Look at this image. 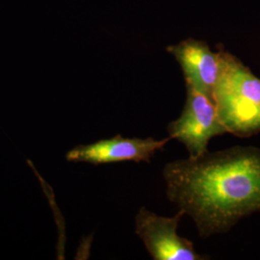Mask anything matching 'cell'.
<instances>
[{
	"instance_id": "cell-1",
	"label": "cell",
	"mask_w": 260,
	"mask_h": 260,
	"mask_svg": "<svg viewBox=\"0 0 260 260\" xmlns=\"http://www.w3.org/2000/svg\"><path fill=\"white\" fill-rule=\"evenodd\" d=\"M168 199L194 221L200 237L226 233L260 212V149L233 147L165 165Z\"/></svg>"
},
{
	"instance_id": "cell-2",
	"label": "cell",
	"mask_w": 260,
	"mask_h": 260,
	"mask_svg": "<svg viewBox=\"0 0 260 260\" xmlns=\"http://www.w3.org/2000/svg\"><path fill=\"white\" fill-rule=\"evenodd\" d=\"M220 71L214 104L228 133L250 137L260 133V78L235 56L219 51Z\"/></svg>"
},
{
	"instance_id": "cell-3",
	"label": "cell",
	"mask_w": 260,
	"mask_h": 260,
	"mask_svg": "<svg viewBox=\"0 0 260 260\" xmlns=\"http://www.w3.org/2000/svg\"><path fill=\"white\" fill-rule=\"evenodd\" d=\"M171 139L181 143L189 153L196 158L208 151L209 141L228 133L220 121L216 106L205 94L186 86V101L180 116L168 125Z\"/></svg>"
},
{
	"instance_id": "cell-4",
	"label": "cell",
	"mask_w": 260,
	"mask_h": 260,
	"mask_svg": "<svg viewBox=\"0 0 260 260\" xmlns=\"http://www.w3.org/2000/svg\"><path fill=\"white\" fill-rule=\"evenodd\" d=\"M185 215L179 210L173 217L159 216L142 206L135 217V233L154 260H205L195 250L193 242L181 237L177 228Z\"/></svg>"
},
{
	"instance_id": "cell-5",
	"label": "cell",
	"mask_w": 260,
	"mask_h": 260,
	"mask_svg": "<svg viewBox=\"0 0 260 260\" xmlns=\"http://www.w3.org/2000/svg\"><path fill=\"white\" fill-rule=\"evenodd\" d=\"M170 140H172L170 137L162 140L151 137L125 138L118 134L111 139L77 146L66 154V159L70 162H84L95 166L123 161L149 163L155 152L163 150Z\"/></svg>"
},
{
	"instance_id": "cell-6",
	"label": "cell",
	"mask_w": 260,
	"mask_h": 260,
	"mask_svg": "<svg viewBox=\"0 0 260 260\" xmlns=\"http://www.w3.org/2000/svg\"><path fill=\"white\" fill-rule=\"evenodd\" d=\"M181 67L186 86L205 94L214 103V88L220 71V55L200 41L186 40L167 48Z\"/></svg>"
}]
</instances>
